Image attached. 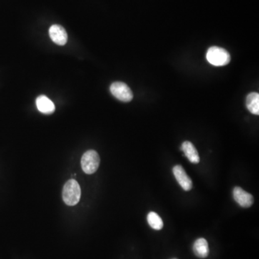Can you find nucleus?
<instances>
[{
    "label": "nucleus",
    "instance_id": "nucleus-1",
    "mask_svg": "<svg viewBox=\"0 0 259 259\" xmlns=\"http://www.w3.org/2000/svg\"><path fill=\"white\" fill-rule=\"evenodd\" d=\"M63 202L68 206H74L81 198V188L78 182L74 180H68L63 189Z\"/></svg>",
    "mask_w": 259,
    "mask_h": 259
},
{
    "label": "nucleus",
    "instance_id": "nucleus-2",
    "mask_svg": "<svg viewBox=\"0 0 259 259\" xmlns=\"http://www.w3.org/2000/svg\"><path fill=\"white\" fill-rule=\"evenodd\" d=\"M207 61L215 66H225L230 61V55L226 50L218 46L210 47L207 52Z\"/></svg>",
    "mask_w": 259,
    "mask_h": 259
},
{
    "label": "nucleus",
    "instance_id": "nucleus-3",
    "mask_svg": "<svg viewBox=\"0 0 259 259\" xmlns=\"http://www.w3.org/2000/svg\"><path fill=\"white\" fill-rule=\"evenodd\" d=\"M100 158L98 152L89 150L81 157V164L83 171L87 175H93L98 169Z\"/></svg>",
    "mask_w": 259,
    "mask_h": 259
},
{
    "label": "nucleus",
    "instance_id": "nucleus-4",
    "mask_svg": "<svg viewBox=\"0 0 259 259\" xmlns=\"http://www.w3.org/2000/svg\"><path fill=\"white\" fill-rule=\"evenodd\" d=\"M110 92L115 98L124 103H129L133 98V92L129 87L126 83L120 81L112 83Z\"/></svg>",
    "mask_w": 259,
    "mask_h": 259
},
{
    "label": "nucleus",
    "instance_id": "nucleus-5",
    "mask_svg": "<svg viewBox=\"0 0 259 259\" xmlns=\"http://www.w3.org/2000/svg\"><path fill=\"white\" fill-rule=\"evenodd\" d=\"M235 201L243 208H248L253 205L254 199L251 194L248 193L240 187H235L233 191Z\"/></svg>",
    "mask_w": 259,
    "mask_h": 259
},
{
    "label": "nucleus",
    "instance_id": "nucleus-6",
    "mask_svg": "<svg viewBox=\"0 0 259 259\" xmlns=\"http://www.w3.org/2000/svg\"><path fill=\"white\" fill-rule=\"evenodd\" d=\"M173 174L177 181L185 191H190L193 187L191 178L188 176L187 172L181 165H177L173 168Z\"/></svg>",
    "mask_w": 259,
    "mask_h": 259
},
{
    "label": "nucleus",
    "instance_id": "nucleus-7",
    "mask_svg": "<svg viewBox=\"0 0 259 259\" xmlns=\"http://www.w3.org/2000/svg\"><path fill=\"white\" fill-rule=\"evenodd\" d=\"M51 41L58 46H64L68 41V35L64 28L59 25H53L49 29Z\"/></svg>",
    "mask_w": 259,
    "mask_h": 259
},
{
    "label": "nucleus",
    "instance_id": "nucleus-8",
    "mask_svg": "<svg viewBox=\"0 0 259 259\" xmlns=\"http://www.w3.org/2000/svg\"><path fill=\"white\" fill-rule=\"evenodd\" d=\"M36 106L41 113L45 115L53 114L55 112V105L49 98L41 95L36 99Z\"/></svg>",
    "mask_w": 259,
    "mask_h": 259
},
{
    "label": "nucleus",
    "instance_id": "nucleus-9",
    "mask_svg": "<svg viewBox=\"0 0 259 259\" xmlns=\"http://www.w3.org/2000/svg\"><path fill=\"white\" fill-rule=\"evenodd\" d=\"M182 150L185 153V156L188 158L189 161L192 163H200V158L193 143L190 141H185L182 145Z\"/></svg>",
    "mask_w": 259,
    "mask_h": 259
},
{
    "label": "nucleus",
    "instance_id": "nucleus-10",
    "mask_svg": "<svg viewBox=\"0 0 259 259\" xmlns=\"http://www.w3.org/2000/svg\"><path fill=\"white\" fill-rule=\"evenodd\" d=\"M193 251L198 258H207L210 253V249L206 239L200 238L195 240L193 245Z\"/></svg>",
    "mask_w": 259,
    "mask_h": 259
},
{
    "label": "nucleus",
    "instance_id": "nucleus-11",
    "mask_svg": "<svg viewBox=\"0 0 259 259\" xmlns=\"http://www.w3.org/2000/svg\"><path fill=\"white\" fill-rule=\"evenodd\" d=\"M246 107L252 114L259 115V94L251 93L246 98Z\"/></svg>",
    "mask_w": 259,
    "mask_h": 259
},
{
    "label": "nucleus",
    "instance_id": "nucleus-12",
    "mask_svg": "<svg viewBox=\"0 0 259 259\" xmlns=\"http://www.w3.org/2000/svg\"><path fill=\"white\" fill-rule=\"evenodd\" d=\"M147 221L152 228L155 230H160L163 228V223L161 217L155 212H150L147 216Z\"/></svg>",
    "mask_w": 259,
    "mask_h": 259
},
{
    "label": "nucleus",
    "instance_id": "nucleus-13",
    "mask_svg": "<svg viewBox=\"0 0 259 259\" xmlns=\"http://www.w3.org/2000/svg\"><path fill=\"white\" fill-rule=\"evenodd\" d=\"M172 259H178V258H172Z\"/></svg>",
    "mask_w": 259,
    "mask_h": 259
}]
</instances>
